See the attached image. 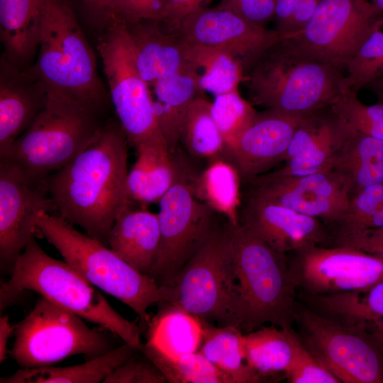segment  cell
Instances as JSON below:
<instances>
[{"label":"cell","instance_id":"obj_45","mask_svg":"<svg viewBox=\"0 0 383 383\" xmlns=\"http://www.w3.org/2000/svg\"><path fill=\"white\" fill-rule=\"evenodd\" d=\"M338 172L345 178L350 199L365 188L383 184V161L365 162Z\"/></svg>","mask_w":383,"mask_h":383},{"label":"cell","instance_id":"obj_14","mask_svg":"<svg viewBox=\"0 0 383 383\" xmlns=\"http://www.w3.org/2000/svg\"><path fill=\"white\" fill-rule=\"evenodd\" d=\"M382 15L367 0H321L292 40L309 55L343 70Z\"/></svg>","mask_w":383,"mask_h":383},{"label":"cell","instance_id":"obj_18","mask_svg":"<svg viewBox=\"0 0 383 383\" xmlns=\"http://www.w3.org/2000/svg\"><path fill=\"white\" fill-rule=\"evenodd\" d=\"M240 224L274 251L284 255L331 240V233L319 218L252 197L240 207Z\"/></svg>","mask_w":383,"mask_h":383},{"label":"cell","instance_id":"obj_43","mask_svg":"<svg viewBox=\"0 0 383 383\" xmlns=\"http://www.w3.org/2000/svg\"><path fill=\"white\" fill-rule=\"evenodd\" d=\"M284 377L290 383H339L340 379L304 345Z\"/></svg>","mask_w":383,"mask_h":383},{"label":"cell","instance_id":"obj_28","mask_svg":"<svg viewBox=\"0 0 383 383\" xmlns=\"http://www.w3.org/2000/svg\"><path fill=\"white\" fill-rule=\"evenodd\" d=\"M138 348L123 343L113 350L84 363L67 366L53 365L21 368L13 374L1 377V383H99L124 362Z\"/></svg>","mask_w":383,"mask_h":383},{"label":"cell","instance_id":"obj_38","mask_svg":"<svg viewBox=\"0 0 383 383\" xmlns=\"http://www.w3.org/2000/svg\"><path fill=\"white\" fill-rule=\"evenodd\" d=\"M352 132L383 140V103H362L355 92L344 91L331 106Z\"/></svg>","mask_w":383,"mask_h":383},{"label":"cell","instance_id":"obj_50","mask_svg":"<svg viewBox=\"0 0 383 383\" xmlns=\"http://www.w3.org/2000/svg\"><path fill=\"white\" fill-rule=\"evenodd\" d=\"M16 324L10 322L8 316L0 318V362H3L9 353L8 350L9 339L14 334Z\"/></svg>","mask_w":383,"mask_h":383},{"label":"cell","instance_id":"obj_9","mask_svg":"<svg viewBox=\"0 0 383 383\" xmlns=\"http://www.w3.org/2000/svg\"><path fill=\"white\" fill-rule=\"evenodd\" d=\"M235 287L233 240L227 221L225 226L215 228L173 282L165 287L168 298L165 302L205 321L237 327Z\"/></svg>","mask_w":383,"mask_h":383},{"label":"cell","instance_id":"obj_7","mask_svg":"<svg viewBox=\"0 0 383 383\" xmlns=\"http://www.w3.org/2000/svg\"><path fill=\"white\" fill-rule=\"evenodd\" d=\"M99 113L79 104L47 94L44 107L7 153L32 182L43 183L92 140L102 126Z\"/></svg>","mask_w":383,"mask_h":383},{"label":"cell","instance_id":"obj_21","mask_svg":"<svg viewBox=\"0 0 383 383\" xmlns=\"http://www.w3.org/2000/svg\"><path fill=\"white\" fill-rule=\"evenodd\" d=\"M126 26L137 69L148 87L174 74H196L187 58L185 42L176 29L171 30L162 21L153 20Z\"/></svg>","mask_w":383,"mask_h":383},{"label":"cell","instance_id":"obj_19","mask_svg":"<svg viewBox=\"0 0 383 383\" xmlns=\"http://www.w3.org/2000/svg\"><path fill=\"white\" fill-rule=\"evenodd\" d=\"M309 115L270 109L257 112L226 151L240 177L247 180L282 162L295 131Z\"/></svg>","mask_w":383,"mask_h":383},{"label":"cell","instance_id":"obj_17","mask_svg":"<svg viewBox=\"0 0 383 383\" xmlns=\"http://www.w3.org/2000/svg\"><path fill=\"white\" fill-rule=\"evenodd\" d=\"M249 197L278 204L335 224L346 211L350 197L345 177L333 169L286 177L260 174L248 179Z\"/></svg>","mask_w":383,"mask_h":383},{"label":"cell","instance_id":"obj_25","mask_svg":"<svg viewBox=\"0 0 383 383\" xmlns=\"http://www.w3.org/2000/svg\"><path fill=\"white\" fill-rule=\"evenodd\" d=\"M137 158L127 177L128 199L147 204L158 203L179 172L164 140L135 149Z\"/></svg>","mask_w":383,"mask_h":383},{"label":"cell","instance_id":"obj_37","mask_svg":"<svg viewBox=\"0 0 383 383\" xmlns=\"http://www.w3.org/2000/svg\"><path fill=\"white\" fill-rule=\"evenodd\" d=\"M211 113L227 151L251 123L257 112L236 89L216 96L211 102Z\"/></svg>","mask_w":383,"mask_h":383},{"label":"cell","instance_id":"obj_6","mask_svg":"<svg viewBox=\"0 0 383 383\" xmlns=\"http://www.w3.org/2000/svg\"><path fill=\"white\" fill-rule=\"evenodd\" d=\"M37 233L55 248L65 261L100 290L129 306L145 325L150 306L167 299L159 287L99 240L77 231L57 214L43 213Z\"/></svg>","mask_w":383,"mask_h":383},{"label":"cell","instance_id":"obj_33","mask_svg":"<svg viewBox=\"0 0 383 383\" xmlns=\"http://www.w3.org/2000/svg\"><path fill=\"white\" fill-rule=\"evenodd\" d=\"M184 42L187 58L195 70L199 87L204 92L216 96L238 89L244 74L237 60L216 48Z\"/></svg>","mask_w":383,"mask_h":383},{"label":"cell","instance_id":"obj_24","mask_svg":"<svg viewBox=\"0 0 383 383\" xmlns=\"http://www.w3.org/2000/svg\"><path fill=\"white\" fill-rule=\"evenodd\" d=\"M157 305V313L145 325L147 340L141 349L172 357L198 352L204 338L202 320L170 303Z\"/></svg>","mask_w":383,"mask_h":383},{"label":"cell","instance_id":"obj_42","mask_svg":"<svg viewBox=\"0 0 383 383\" xmlns=\"http://www.w3.org/2000/svg\"><path fill=\"white\" fill-rule=\"evenodd\" d=\"M167 0H114L106 14L105 22L114 18L125 24L143 21H161Z\"/></svg>","mask_w":383,"mask_h":383},{"label":"cell","instance_id":"obj_51","mask_svg":"<svg viewBox=\"0 0 383 383\" xmlns=\"http://www.w3.org/2000/svg\"><path fill=\"white\" fill-rule=\"evenodd\" d=\"M383 228V204L370 220L365 228Z\"/></svg>","mask_w":383,"mask_h":383},{"label":"cell","instance_id":"obj_30","mask_svg":"<svg viewBox=\"0 0 383 383\" xmlns=\"http://www.w3.org/2000/svg\"><path fill=\"white\" fill-rule=\"evenodd\" d=\"M240 175L235 165L217 157L202 173L192 179L194 196L210 206L215 212L223 214L232 226L240 224Z\"/></svg>","mask_w":383,"mask_h":383},{"label":"cell","instance_id":"obj_54","mask_svg":"<svg viewBox=\"0 0 383 383\" xmlns=\"http://www.w3.org/2000/svg\"><path fill=\"white\" fill-rule=\"evenodd\" d=\"M370 323H371L374 326V328L377 331V332L383 338V321Z\"/></svg>","mask_w":383,"mask_h":383},{"label":"cell","instance_id":"obj_32","mask_svg":"<svg viewBox=\"0 0 383 383\" xmlns=\"http://www.w3.org/2000/svg\"><path fill=\"white\" fill-rule=\"evenodd\" d=\"M304 299L313 310L344 323L383 321V281L365 290Z\"/></svg>","mask_w":383,"mask_h":383},{"label":"cell","instance_id":"obj_22","mask_svg":"<svg viewBox=\"0 0 383 383\" xmlns=\"http://www.w3.org/2000/svg\"><path fill=\"white\" fill-rule=\"evenodd\" d=\"M160 230L157 213L123 206L109 233L107 245L140 272L148 275L157 255Z\"/></svg>","mask_w":383,"mask_h":383},{"label":"cell","instance_id":"obj_10","mask_svg":"<svg viewBox=\"0 0 383 383\" xmlns=\"http://www.w3.org/2000/svg\"><path fill=\"white\" fill-rule=\"evenodd\" d=\"M305 348L343 383H383V338L367 322L344 323L298 304Z\"/></svg>","mask_w":383,"mask_h":383},{"label":"cell","instance_id":"obj_13","mask_svg":"<svg viewBox=\"0 0 383 383\" xmlns=\"http://www.w3.org/2000/svg\"><path fill=\"white\" fill-rule=\"evenodd\" d=\"M292 254V278L304 296L365 290L383 281V258L363 251L316 245Z\"/></svg>","mask_w":383,"mask_h":383},{"label":"cell","instance_id":"obj_8","mask_svg":"<svg viewBox=\"0 0 383 383\" xmlns=\"http://www.w3.org/2000/svg\"><path fill=\"white\" fill-rule=\"evenodd\" d=\"M84 319L40 296L16 324L9 354L21 368L54 365L73 355L93 359L116 348L110 331L88 326Z\"/></svg>","mask_w":383,"mask_h":383},{"label":"cell","instance_id":"obj_52","mask_svg":"<svg viewBox=\"0 0 383 383\" xmlns=\"http://www.w3.org/2000/svg\"><path fill=\"white\" fill-rule=\"evenodd\" d=\"M372 91L378 99V102L383 103V76L367 87Z\"/></svg>","mask_w":383,"mask_h":383},{"label":"cell","instance_id":"obj_31","mask_svg":"<svg viewBox=\"0 0 383 383\" xmlns=\"http://www.w3.org/2000/svg\"><path fill=\"white\" fill-rule=\"evenodd\" d=\"M204 338L199 352L226 374L233 383H256L263 379L245 360L243 333L233 326H221L202 320Z\"/></svg>","mask_w":383,"mask_h":383},{"label":"cell","instance_id":"obj_1","mask_svg":"<svg viewBox=\"0 0 383 383\" xmlns=\"http://www.w3.org/2000/svg\"><path fill=\"white\" fill-rule=\"evenodd\" d=\"M127 143L118 122L102 124L80 153L43 182L57 215L106 245L117 215L130 200Z\"/></svg>","mask_w":383,"mask_h":383},{"label":"cell","instance_id":"obj_26","mask_svg":"<svg viewBox=\"0 0 383 383\" xmlns=\"http://www.w3.org/2000/svg\"><path fill=\"white\" fill-rule=\"evenodd\" d=\"M155 113L169 151L172 154L180 142L189 108L204 92L194 74H177L162 78L148 87Z\"/></svg>","mask_w":383,"mask_h":383},{"label":"cell","instance_id":"obj_49","mask_svg":"<svg viewBox=\"0 0 383 383\" xmlns=\"http://www.w3.org/2000/svg\"><path fill=\"white\" fill-rule=\"evenodd\" d=\"M114 0H78L84 9L91 16L104 22L106 14Z\"/></svg>","mask_w":383,"mask_h":383},{"label":"cell","instance_id":"obj_4","mask_svg":"<svg viewBox=\"0 0 383 383\" xmlns=\"http://www.w3.org/2000/svg\"><path fill=\"white\" fill-rule=\"evenodd\" d=\"M29 71L47 94L99 113L107 101L96 61L70 0H46L38 57Z\"/></svg>","mask_w":383,"mask_h":383},{"label":"cell","instance_id":"obj_35","mask_svg":"<svg viewBox=\"0 0 383 383\" xmlns=\"http://www.w3.org/2000/svg\"><path fill=\"white\" fill-rule=\"evenodd\" d=\"M343 91L357 93L383 76V15L377 19L357 51L346 62Z\"/></svg>","mask_w":383,"mask_h":383},{"label":"cell","instance_id":"obj_11","mask_svg":"<svg viewBox=\"0 0 383 383\" xmlns=\"http://www.w3.org/2000/svg\"><path fill=\"white\" fill-rule=\"evenodd\" d=\"M97 50L106 75L111 104L128 143L135 149L165 138L155 113L150 89L136 67L126 24L105 23Z\"/></svg>","mask_w":383,"mask_h":383},{"label":"cell","instance_id":"obj_44","mask_svg":"<svg viewBox=\"0 0 383 383\" xmlns=\"http://www.w3.org/2000/svg\"><path fill=\"white\" fill-rule=\"evenodd\" d=\"M277 0H222V7L260 26L273 19Z\"/></svg>","mask_w":383,"mask_h":383},{"label":"cell","instance_id":"obj_53","mask_svg":"<svg viewBox=\"0 0 383 383\" xmlns=\"http://www.w3.org/2000/svg\"><path fill=\"white\" fill-rule=\"evenodd\" d=\"M371 3L382 13H383V0H372Z\"/></svg>","mask_w":383,"mask_h":383},{"label":"cell","instance_id":"obj_39","mask_svg":"<svg viewBox=\"0 0 383 383\" xmlns=\"http://www.w3.org/2000/svg\"><path fill=\"white\" fill-rule=\"evenodd\" d=\"M383 204V184L365 188L350 199L343 217L334 224V238L365 229Z\"/></svg>","mask_w":383,"mask_h":383},{"label":"cell","instance_id":"obj_46","mask_svg":"<svg viewBox=\"0 0 383 383\" xmlns=\"http://www.w3.org/2000/svg\"><path fill=\"white\" fill-rule=\"evenodd\" d=\"M332 240L333 245L353 248L383 258V228H365Z\"/></svg>","mask_w":383,"mask_h":383},{"label":"cell","instance_id":"obj_47","mask_svg":"<svg viewBox=\"0 0 383 383\" xmlns=\"http://www.w3.org/2000/svg\"><path fill=\"white\" fill-rule=\"evenodd\" d=\"M321 0H279L281 6L291 13L284 32L301 30L313 14Z\"/></svg>","mask_w":383,"mask_h":383},{"label":"cell","instance_id":"obj_40","mask_svg":"<svg viewBox=\"0 0 383 383\" xmlns=\"http://www.w3.org/2000/svg\"><path fill=\"white\" fill-rule=\"evenodd\" d=\"M374 161H383V140L351 131L332 169L344 171L357 165Z\"/></svg>","mask_w":383,"mask_h":383},{"label":"cell","instance_id":"obj_20","mask_svg":"<svg viewBox=\"0 0 383 383\" xmlns=\"http://www.w3.org/2000/svg\"><path fill=\"white\" fill-rule=\"evenodd\" d=\"M0 157L4 156L44 107L47 92L29 71L2 55L0 67Z\"/></svg>","mask_w":383,"mask_h":383},{"label":"cell","instance_id":"obj_5","mask_svg":"<svg viewBox=\"0 0 383 383\" xmlns=\"http://www.w3.org/2000/svg\"><path fill=\"white\" fill-rule=\"evenodd\" d=\"M229 225L237 327L243 333L266 324L292 329L297 303L288 255L274 251L243 225Z\"/></svg>","mask_w":383,"mask_h":383},{"label":"cell","instance_id":"obj_15","mask_svg":"<svg viewBox=\"0 0 383 383\" xmlns=\"http://www.w3.org/2000/svg\"><path fill=\"white\" fill-rule=\"evenodd\" d=\"M55 211L43 182L30 181L11 162L0 159V264L11 272L28 243L35 238L43 213Z\"/></svg>","mask_w":383,"mask_h":383},{"label":"cell","instance_id":"obj_2","mask_svg":"<svg viewBox=\"0 0 383 383\" xmlns=\"http://www.w3.org/2000/svg\"><path fill=\"white\" fill-rule=\"evenodd\" d=\"M292 37L265 50L243 82L252 105L311 114L330 107L341 95L344 75L342 70L304 52Z\"/></svg>","mask_w":383,"mask_h":383},{"label":"cell","instance_id":"obj_23","mask_svg":"<svg viewBox=\"0 0 383 383\" xmlns=\"http://www.w3.org/2000/svg\"><path fill=\"white\" fill-rule=\"evenodd\" d=\"M46 0H0V36L6 60L25 70L38 50Z\"/></svg>","mask_w":383,"mask_h":383},{"label":"cell","instance_id":"obj_12","mask_svg":"<svg viewBox=\"0 0 383 383\" xmlns=\"http://www.w3.org/2000/svg\"><path fill=\"white\" fill-rule=\"evenodd\" d=\"M158 204L160 241L148 276L167 287L211 236L215 211L194 196L191 182L180 172Z\"/></svg>","mask_w":383,"mask_h":383},{"label":"cell","instance_id":"obj_41","mask_svg":"<svg viewBox=\"0 0 383 383\" xmlns=\"http://www.w3.org/2000/svg\"><path fill=\"white\" fill-rule=\"evenodd\" d=\"M140 350L114 369L104 383H165L160 370Z\"/></svg>","mask_w":383,"mask_h":383},{"label":"cell","instance_id":"obj_16","mask_svg":"<svg viewBox=\"0 0 383 383\" xmlns=\"http://www.w3.org/2000/svg\"><path fill=\"white\" fill-rule=\"evenodd\" d=\"M176 30L186 42L229 54L240 63L243 74L269 47L299 32L267 29L221 6L196 10L186 16Z\"/></svg>","mask_w":383,"mask_h":383},{"label":"cell","instance_id":"obj_3","mask_svg":"<svg viewBox=\"0 0 383 383\" xmlns=\"http://www.w3.org/2000/svg\"><path fill=\"white\" fill-rule=\"evenodd\" d=\"M10 273V278L1 284V311L25 292H35L141 349L140 326L120 315L99 289L67 262L48 255L35 238L18 257Z\"/></svg>","mask_w":383,"mask_h":383},{"label":"cell","instance_id":"obj_36","mask_svg":"<svg viewBox=\"0 0 383 383\" xmlns=\"http://www.w3.org/2000/svg\"><path fill=\"white\" fill-rule=\"evenodd\" d=\"M163 373L170 383H233L231 379L201 353L177 357L140 349Z\"/></svg>","mask_w":383,"mask_h":383},{"label":"cell","instance_id":"obj_27","mask_svg":"<svg viewBox=\"0 0 383 383\" xmlns=\"http://www.w3.org/2000/svg\"><path fill=\"white\" fill-rule=\"evenodd\" d=\"M303 347L293 328L265 326L243 334L245 360L263 380L279 373L285 375Z\"/></svg>","mask_w":383,"mask_h":383},{"label":"cell","instance_id":"obj_34","mask_svg":"<svg viewBox=\"0 0 383 383\" xmlns=\"http://www.w3.org/2000/svg\"><path fill=\"white\" fill-rule=\"evenodd\" d=\"M180 141L196 157L212 160L226 151L223 138L211 113V102L203 95L197 96L189 108Z\"/></svg>","mask_w":383,"mask_h":383},{"label":"cell","instance_id":"obj_29","mask_svg":"<svg viewBox=\"0 0 383 383\" xmlns=\"http://www.w3.org/2000/svg\"><path fill=\"white\" fill-rule=\"evenodd\" d=\"M350 133L330 106L319 132L309 145L299 154L284 161L278 170L264 175L269 177H300L331 170Z\"/></svg>","mask_w":383,"mask_h":383},{"label":"cell","instance_id":"obj_48","mask_svg":"<svg viewBox=\"0 0 383 383\" xmlns=\"http://www.w3.org/2000/svg\"><path fill=\"white\" fill-rule=\"evenodd\" d=\"M208 0H167L162 21L167 28L174 30L189 14L203 7Z\"/></svg>","mask_w":383,"mask_h":383}]
</instances>
